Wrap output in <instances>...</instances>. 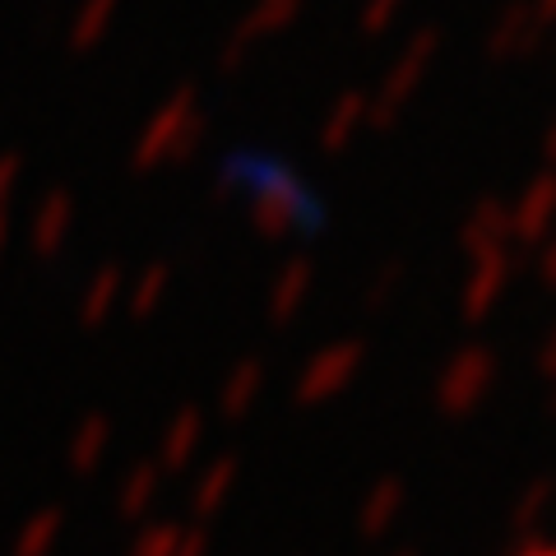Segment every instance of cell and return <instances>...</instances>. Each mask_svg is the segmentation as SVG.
Segmentation results:
<instances>
[{"mask_svg": "<svg viewBox=\"0 0 556 556\" xmlns=\"http://www.w3.org/2000/svg\"><path fill=\"white\" fill-rule=\"evenodd\" d=\"M204 437V417L195 408H181L177 417H172V427H167V437H163V464L172 468H181L190 455H195V445Z\"/></svg>", "mask_w": 556, "mask_h": 556, "instance_id": "12", "label": "cell"}, {"mask_svg": "<svg viewBox=\"0 0 556 556\" xmlns=\"http://www.w3.org/2000/svg\"><path fill=\"white\" fill-rule=\"evenodd\" d=\"M431 56H437V33H417L404 56L394 61L390 79L380 84V93L367 102V121H371V126H390V121L399 116V108H404L408 93L417 89V79H422V70L431 65Z\"/></svg>", "mask_w": 556, "mask_h": 556, "instance_id": "4", "label": "cell"}, {"mask_svg": "<svg viewBox=\"0 0 556 556\" xmlns=\"http://www.w3.org/2000/svg\"><path fill=\"white\" fill-rule=\"evenodd\" d=\"M399 278H404V269H399L394 260H390V265L380 269V274L371 278V283H367V306H380V302H390V298H394V288H399Z\"/></svg>", "mask_w": 556, "mask_h": 556, "instance_id": "21", "label": "cell"}, {"mask_svg": "<svg viewBox=\"0 0 556 556\" xmlns=\"http://www.w3.org/2000/svg\"><path fill=\"white\" fill-rule=\"evenodd\" d=\"M547 153H552V159H556V126H552V135H547Z\"/></svg>", "mask_w": 556, "mask_h": 556, "instance_id": "24", "label": "cell"}, {"mask_svg": "<svg viewBox=\"0 0 556 556\" xmlns=\"http://www.w3.org/2000/svg\"><path fill=\"white\" fill-rule=\"evenodd\" d=\"M302 5L306 0H255V5L241 14V24L232 28V38L223 42V51H218L223 75H237V70L247 65V56L255 51V42H265L269 33H278V28H288L302 14Z\"/></svg>", "mask_w": 556, "mask_h": 556, "instance_id": "3", "label": "cell"}, {"mask_svg": "<svg viewBox=\"0 0 556 556\" xmlns=\"http://www.w3.org/2000/svg\"><path fill=\"white\" fill-rule=\"evenodd\" d=\"M251 228L260 237H292L298 228H311L316 218V204H311V190L302 186V177H292L283 167H255L251 177Z\"/></svg>", "mask_w": 556, "mask_h": 556, "instance_id": "1", "label": "cell"}, {"mask_svg": "<svg viewBox=\"0 0 556 556\" xmlns=\"http://www.w3.org/2000/svg\"><path fill=\"white\" fill-rule=\"evenodd\" d=\"M362 126H367V98H362V93L334 98V108H329L325 121H320V149L325 153L348 149V139H353Z\"/></svg>", "mask_w": 556, "mask_h": 556, "instance_id": "10", "label": "cell"}, {"mask_svg": "<svg viewBox=\"0 0 556 556\" xmlns=\"http://www.w3.org/2000/svg\"><path fill=\"white\" fill-rule=\"evenodd\" d=\"M255 177V163L247 159V153H237V159H228L218 167V181H214V200H232L241 186H251Z\"/></svg>", "mask_w": 556, "mask_h": 556, "instance_id": "17", "label": "cell"}, {"mask_svg": "<svg viewBox=\"0 0 556 556\" xmlns=\"http://www.w3.org/2000/svg\"><path fill=\"white\" fill-rule=\"evenodd\" d=\"M204 112L195 116V121H190V126L181 130V139H177V144H172V153H167V163H190V159H195V153H200V144H204Z\"/></svg>", "mask_w": 556, "mask_h": 556, "instance_id": "19", "label": "cell"}, {"mask_svg": "<svg viewBox=\"0 0 556 556\" xmlns=\"http://www.w3.org/2000/svg\"><path fill=\"white\" fill-rule=\"evenodd\" d=\"M543 274L552 278V283H556V241H552V247H547V255H543Z\"/></svg>", "mask_w": 556, "mask_h": 556, "instance_id": "23", "label": "cell"}, {"mask_svg": "<svg viewBox=\"0 0 556 556\" xmlns=\"http://www.w3.org/2000/svg\"><path fill=\"white\" fill-rule=\"evenodd\" d=\"M399 5H404V0H367V5H362V20H357L362 33H386L394 24Z\"/></svg>", "mask_w": 556, "mask_h": 556, "instance_id": "18", "label": "cell"}, {"mask_svg": "<svg viewBox=\"0 0 556 556\" xmlns=\"http://www.w3.org/2000/svg\"><path fill=\"white\" fill-rule=\"evenodd\" d=\"M20 181H24V159L20 153H0V214H5V204L14 190H20Z\"/></svg>", "mask_w": 556, "mask_h": 556, "instance_id": "20", "label": "cell"}, {"mask_svg": "<svg viewBox=\"0 0 556 556\" xmlns=\"http://www.w3.org/2000/svg\"><path fill=\"white\" fill-rule=\"evenodd\" d=\"M10 251V214H0V260Z\"/></svg>", "mask_w": 556, "mask_h": 556, "instance_id": "22", "label": "cell"}, {"mask_svg": "<svg viewBox=\"0 0 556 556\" xmlns=\"http://www.w3.org/2000/svg\"><path fill=\"white\" fill-rule=\"evenodd\" d=\"M362 367V343H334L325 348V353H316L306 362V371L298 380V399L302 404H316V399L343 390L348 380H353V371Z\"/></svg>", "mask_w": 556, "mask_h": 556, "instance_id": "5", "label": "cell"}, {"mask_svg": "<svg viewBox=\"0 0 556 556\" xmlns=\"http://www.w3.org/2000/svg\"><path fill=\"white\" fill-rule=\"evenodd\" d=\"M70 228H75V200L70 190H47V195L33 204V218H28V247L38 260L61 255Z\"/></svg>", "mask_w": 556, "mask_h": 556, "instance_id": "6", "label": "cell"}, {"mask_svg": "<svg viewBox=\"0 0 556 556\" xmlns=\"http://www.w3.org/2000/svg\"><path fill=\"white\" fill-rule=\"evenodd\" d=\"M510 232V214L501 204H482L473 218H468V228H464V247L473 251V255H492L496 251V241Z\"/></svg>", "mask_w": 556, "mask_h": 556, "instance_id": "13", "label": "cell"}, {"mask_svg": "<svg viewBox=\"0 0 556 556\" xmlns=\"http://www.w3.org/2000/svg\"><path fill=\"white\" fill-rule=\"evenodd\" d=\"M167 288H172V269L163 265V260H153V265L135 278V283H126V306H130V316H153L159 311V302L167 298Z\"/></svg>", "mask_w": 556, "mask_h": 556, "instance_id": "11", "label": "cell"}, {"mask_svg": "<svg viewBox=\"0 0 556 556\" xmlns=\"http://www.w3.org/2000/svg\"><path fill=\"white\" fill-rule=\"evenodd\" d=\"M482 260V269H478V278L468 283V316H482L486 306H492V292L501 288V278H506V265H501V255L492 251V255H478Z\"/></svg>", "mask_w": 556, "mask_h": 556, "instance_id": "16", "label": "cell"}, {"mask_svg": "<svg viewBox=\"0 0 556 556\" xmlns=\"http://www.w3.org/2000/svg\"><path fill=\"white\" fill-rule=\"evenodd\" d=\"M121 302H126V274H121L116 265H102L79 292V325L84 329L108 325Z\"/></svg>", "mask_w": 556, "mask_h": 556, "instance_id": "7", "label": "cell"}, {"mask_svg": "<svg viewBox=\"0 0 556 556\" xmlns=\"http://www.w3.org/2000/svg\"><path fill=\"white\" fill-rule=\"evenodd\" d=\"M311 278H316V269H311V260H288L283 269H278L274 288H269V320H292L302 311V302L311 298Z\"/></svg>", "mask_w": 556, "mask_h": 556, "instance_id": "8", "label": "cell"}, {"mask_svg": "<svg viewBox=\"0 0 556 556\" xmlns=\"http://www.w3.org/2000/svg\"><path fill=\"white\" fill-rule=\"evenodd\" d=\"M260 386H265V367L260 362H241V367L223 380V390H218V408L237 417V413H247L251 408V399L260 394Z\"/></svg>", "mask_w": 556, "mask_h": 556, "instance_id": "14", "label": "cell"}, {"mask_svg": "<svg viewBox=\"0 0 556 556\" xmlns=\"http://www.w3.org/2000/svg\"><path fill=\"white\" fill-rule=\"evenodd\" d=\"M108 441H112L108 417H84L79 431H75V441H70V464H75V468H93L102 459V450H108Z\"/></svg>", "mask_w": 556, "mask_h": 556, "instance_id": "15", "label": "cell"}, {"mask_svg": "<svg viewBox=\"0 0 556 556\" xmlns=\"http://www.w3.org/2000/svg\"><path fill=\"white\" fill-rule=\"evenodd\" d=\"M116 10H121V0H79V10L70 14V28H65L70 51H93L112 33Z\"/></svg>", "mask_w": 556, "mask_h": 556, "instance_id": "9", "label": "cell"}, {"mask_svg": "<svg viewBox=\"0 0 556 556\" xmlns=\"http://www.w3.org/2000/svg\"><path fill=\"white\" fill-rule=\"evenodd\" d=\"M200 116V93L190 89H177L159 112L149 116V126L139 130V139H135V149H130V167L135 172H149V167H159V163H167V153H172V144L181 139V130L190 126V121Z\"/></svg>", "mask_w": 556, "mask_h": 556, "instance_id": "2", "label": "cell"}]
</instances>
